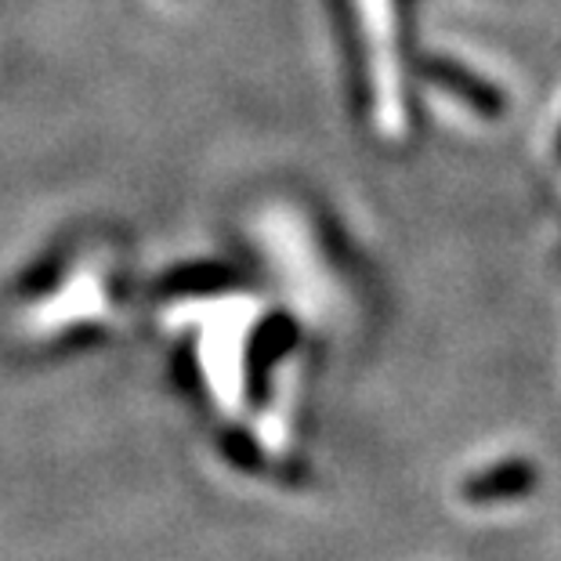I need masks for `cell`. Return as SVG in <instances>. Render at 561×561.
I'll return each mask as SVG.
<instances>
[{
	"label": "cell",
	"mask_w": 561,
	"mask_h": 561,
	"mask_svg": "<svg viewBox=\"0 0 561 561\" xmlns=\"http://www.w3.org/2000/svg\"><path fill=\"white\" fill-rule=\"evenodd\" d=\"M540 485V471H536L533 460H500L493 468L485 471H474L463 479L460 485V496L468 504H507V500H522L529 496L533 489Z\"/></svg>",
	"instance_id": "obj_1"
},
{
	"label": "cell",
	"mask_w": 561,
	"mask_h": 561,
	"mask_svg": "<svg viewBox=\"0 0 561 561\" xmlns=\"http://www.w3.org/2000/svg\"><path fill=\"white\" fill-rule=\"evenodd\" d=\"M218 446L225 453V460L232 463V468L240 471H261V463H265V457H261L257 442L250 438L247 432H240V427H232V432H221Z\"/></svg>",
	"instance_id": "obj_2"
}]
</instances>
